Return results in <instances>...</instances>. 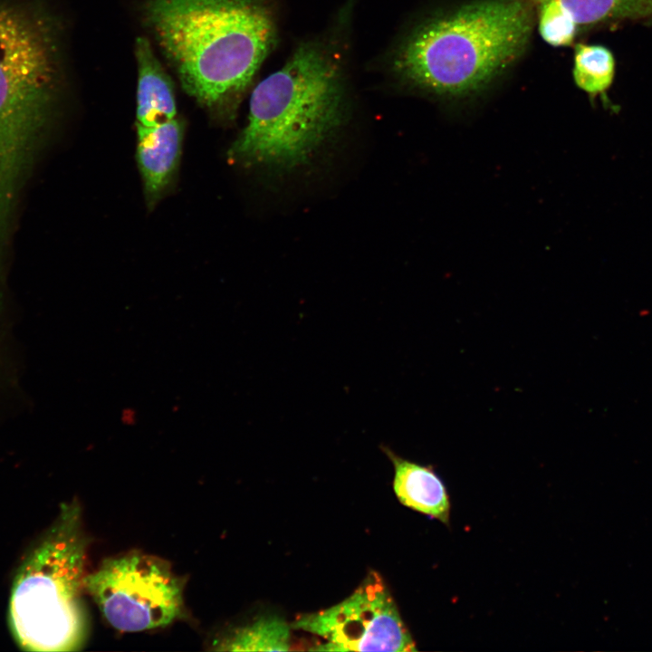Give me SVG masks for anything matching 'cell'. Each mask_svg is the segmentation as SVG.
<instances>
[{
	"mask_svg": "<svg viewBox=\"0 0 652 652\" xmlns=\"http://www.w3.org/2000/svg\"><path fill=\"white\" fill-rule=\"evenodd\" d=\"M134 52L138 72L136 124L151 127L177 118L172 81L149 39L137 38Z\"/></svg>",
	"mask_w": 652,
	"mask_h": 652,
	"instance_id": "obj_9",
	"label": "cell"
},
{
	"mask_svg": "<svg viewBox=\"0 0 652 652\" xmlns=\"http://www.w3.org/2000/svg\"><path fill=\"white\" fill-rule=\"evenodd\" d=\"M62 29L49 0H0V240L55 117Z\"/></svg>",
	"mask_w": 652,
	"mask_h": 652,
	"instance_id": "obj_1",
	"label": "cell"
},
{
	"mask_svg": "<svg viewBox=\"0 0 652 652\" xmlns=\"http://www.w3.org/2000/svg\"><path fill=\"white\" fill-rule=\"evenodd\" d=\"M290 626L327 640L313 650H417L388 589L375 571L369 573L344 600L331 608L298 616Z\"/></svg>",
	"mask_w": 652,
	"mask_h": 652,
	"instance_id": "obj_7",
	"label": "cell"
},
{
	"mask_svg": "<svg viewBox=\"0 0 652 652\" xmlns=\"http://www.w3.org/2000/svg\"><path fill=\"white\" fill-rule=\"evenodd\" d=\"M85 590L107 622L122 632L168 626L184 610V580L165 560L139 551L103 560L86 575Z\"/></svg>",
	"mask_w": 652,
	"mask_h": 652,
	"instance_id": "obj_6",
	"label": "cell"
},
{
	"mask_svg": "<svg viewBox=\"0 0 652 652\" xmlns=\"http://www.w3.org/2000/svg\"><path fill=\"white\" fill-rule=\"evenodd\" d=\"M538 6L539 32L543 40L553 46L571 43L577 28L571 16L552 0L538 3Z\"/></svg>",
	"mask_w": 652,
	"mask_h": 652,
	"instance_id": "obj_14",
	"label": "cell"
},
{
	"mask_svg": "<svg viewBox=\"0 0 652 652\" xmlns=\"http://www.w3.org/2000/svg\"><path fill=\"white\" fill-rule=\"evenodd\" d=\"M535 0H475L416 25L392 56L410 87L446 101L476 96L524 52Z\"/></svg>",
	"mask_w": 652,
	"mask_h": 652,
	"instance_id": "obj_3",
	"label": "cell"
},
{
	"mask_svg": "<svg viewBox=\"0 0 652 652\" xmlns=\"http://www.w3.org/2000/svg\"><path fill=\"white\" fill-rule=\"evenodd\" d=\"M632 15L652 18V0H638Z\"/></svg>",
	"mask_w": 652,
	"mask_h": 652,
	"instance_id": "obj_15",
	"label": "cell"
},
{
	"mask_svg": "<svg viewBox=\"0 0 652 652\" xmlns=\"http://www.w3.org/2000/svg\"><path fill=\"white\" fill-rule=\"evenodd\" d=\"M137 161L147 200L154 204L177 168L181 153L183 125L177 117L156 126L137 125Z\"/></svg>",
	"mask_w": 652,
	"mask_h": 652,
	"instance_id": "obj_8",
	"label": "cell"
},
{
	"mask_svg": "<svg viewBox=\"0 0 652 652\" xmlns=\"http://www.w3.org/2000/svg\"><path fill=\"white\" fill-rule=\"evenodd\" d=\"M547 0H535L536 4ZM577 25L591 24L619 16H631L638 0H552Z\"/></svg>",
	"mask_w": 652,
	"mask_h": 652,
	"instance_id": "obj_13",
	"label": "cell"
},
{
	"mask_svg": "<svg viewBox=\"0 0 652 652\" xmlns=\"http://www.w3.org/2000/svg\"><path fill=\"white\" fill-rule=\"evenodd\" d=\"M382 449L394 465L393 487L399 502L448 526L450 500L436 472L430 466L400 457L386 446Z\"/></svg>",
	"mask_w": 652,
	"mask_h": 652,
	"instance_id": "obj_10",
	"label": "cell"
},
{
	"mask_svg": "<svg viewBox=\"0 0 652 652\" xmlns=\"http://www.w3.org/2000/svg\"><path fill=\"white\" fill-rule=\"evenodd\" d=\"M345 91L334 53L319 41L302 43L253 90L229 158L286 169L303 164L342 123Z\"/></svg>",
	"mask_w": 652,
	"mask_h": 652,
	"instance_id": "obj_4",
	"label": "cell"
},
{
	"mask_svg": "<svg viewBox=\"0 0 652 652\" xmlns=\"http://www.w3.org/2000/svg\"><path fill=\"white\" fill-rule=\"evenodd\" d=\"M87 546L80 507L65 504L48 535L15 577L10 625L24 649L72 651L84 641Z\"/></svg>",
	"mask_w": 652,
	"mask_h": 652,
	"instance_id": "obj_5",
	"label": "cell"
},
{
	"mask_svg": "<svg viewBox=\"0 0 652 652\" xmlns=\"http://www.w3.org/2000/svg\"><path fill=\"white\" fill-rule=\"evenodd\" d=\"M614 71V58L607 48L600 45H576L573 78L580 89L592 95L603 92L610 86Z\"/></svg>",
	"mask_w": 652,
	"mask_h": 652,
	"instance_id": "obj_12",
	"label": "cell"
},
{
	"mask_svg": "<svg viewBox=\"0 0 652 652\" xmlns=\"http://www.w3.org/2000/svg\"><path fill=\"white\" fill-rule=\"evenodd\" d=\"M291 626L277 616L261 617L235 628L214 644L219 651H287Z\"/></svg>",
	"mask_w": 652,
	"mask_h": 652,
	"instance_id": "obj_11",
	"label": "cell"
},
{
	"mask_svg": "<svg viewBox=\"0 0 652 652\" xmlns=\"http://www.w3.org/2000/svg\"><path fill=\"white\" fill-rule=\"evenodd\" d=\"M141 13L184 90L215 110L238 101L277 37L267 0H144Z\"/></svg>",
	"mask_w": 652,
	"mask_h": 652,
	"instance_id": "obj_2",
	"label": "cell"
}]
</instances>
